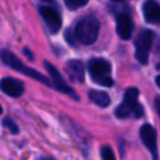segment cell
Wrapping results in <instances>:
<instances>
[{
    "label": "cell",
    "instance_id": "obj_14",
    "mask_svg": "<svg viewBox=\"0 0 160 160\" xmlns=\"http://www.w3.org/2000/svg\"><path fill=\"white\" fill-rule=\"evenodd\" d=\"M89 0H65V5L68 6V9L70 10H75L79 8H82L84 5L88 4Z\"/></svg>",
    "mask_w": 160,
    "mask_h": 160
},
{
    "label": "cell",
    "instance_id": "obj_19",
    "mask_svg": "<svg viewBox=\"0 0 160 160\" xmlns=\"http://www.w3.org/2000/svg\"><path fill=\"white\" fill-rule=\"evenodd\" d=\"M156 69H158V70H160V61L158 62V65H156Z\"/></svg>",
    "mask_w": 160,
    "mask_h": 160
},
{
    "label": "cell",
    "instance_id": "obj_5",
    "mask_svg": "<svg viewBox=\"0 0 160 160\" xmlns=\"http://www.w3.org/2000/svg\"><path fill=\"white\" fill-rule=\"evenodd\" d=\"M154 41V32L151 30H142L135 40V58L141 64H148L149 54Z\"/></svg>",
    "mask_w": 160,
    "mask_h": 160
},
{
    "label": "cell",
    "instance_id": "obj_2",
    "mask_svg": "<svg viewBox=\"0 0 160 160\" xmlns=\"http://www.w3.org/2000/svg\"><path fill=\"white\" fill-rule=\"evenodd\" d=\"M88 69L91 79L96 84L101 86H108V88L112 86L114 80L111 78V66L109 61L100 58L91 59L88 64Z\"/></svg>",
    "mask_w": 160,
    "mask_h": 160
},
{
    "label": "cell",
    "instance_id": "obj_7",
    "mask_svg": "<svg viewBox=\"0 0 160 160\" xmlns=\"http://www.w3.org/2000/svg\"><path fill=\"white\" fill-rule=\"evenodd\" d=\"M40 15H41L48 30L51 34L59 31V29L61 28V18L55 9H52L50 6H41L40 8Z\"/></svg>",
    "mask_w": 160,
    "mask_h": 160
},
{
    "label": "cell",
    "instance_id": "obj_16",
    "mask_svg": "<svg viewBox=\"0 0 160 160\" xmlns=\"http://www.w3.org/2000/svg\"><path fill=\"white\" fill-rule=\"evenodd\" d=\"M2 124H4V126H6L11 132H18V126L15 125V122H14L11 119L5 118V120L2 121Z\"/></svg>",
    "mask_w": 160,
    "mask_h": 160
},
{
    "label": "cell",
    "instance_id": "obj_10",
    "mask_svg": "<svg viewBox=\"0 0 160 160\" xmlns=\"http://www.w3.org/2000/svg\"><path fill=\"white\" fill-rule=\"evenodd\" d=\"M142 12L149 24L160 22V5L155 0H146L142 4Z\"/></svg>",
    "mask_w": 160,
    "mask_h": 160
},
{
    "label": "cell",
    "instance_id": "obj_21",
    "mask_svg": "<svg viewBox=\"0 0 160 160\" xmlns=\"http://www.w3.org/2000/svg\"><path fill=\"white\" fill-rule=\"evenodd\" d=\"M42 160H51V159H42Z\"/></svg>",
    "mask_w": 160,
    "mask_h": 160
},
{
    "label": "cell",
    "instance_id": "obj_18",
    "mask_svg": "<svg viewBox=\"0 0 160 160\" xmlns=\"http://www.w3.org/2000/svg\"><path fill=\"white\" fill-rule=\"evenodd\" d=\"M156 84H158V86L160 88V75H159V76L156 78Z\"/></svg>",
    "mask_w": 160,
    "mask_h": 160
},
{
    "label": "cell",
    "instance_id": "obj_1",
    "mask_svg": "<svg viewBox=\"0 0 160 160\" xmlns=\"http://www.w3.org/2000/svg\"><path fill=\"white\" fill-rule=\"evenodd\" d=\"M139 90L135 88H129L124 94L122 102L116 108L115 115L120 119L125 118H141L144 114V109L138 101Z\"/></svg>",
    "mask_w": 160,
    "mask_h": 160
},
{
    "label": "cell",
    "instance_id": "obj_3",
    "mask_svg": "<svg viewBox=\"0 0 160 160\" xmlns=\"http://www.w3.org/2000/svg\"><path fill=\"white\" fill-rule=\"evenodd\" d=\"M99 34V21L94 16H85L82 18L75 28V36L76 39L84 45H91L96 41Z\"/></svg>",
    "mask_w": 160,
    "mask_h": 160
},
{
    "label": "cell",
    "instance_id": "obj_15",
    "mask_svg": "<svg viewBox=\"0 0 160 160\" xmlns=\"http://www.w3.org/2000/svg\"><path fill=\"white\" fill-rule=\"evenodd\" d=\"M101 159L102 160H116L114 151L110 146H102L101 148Z\"/></svg>",
    "mask_w": 160,
    "mask_h": 160
},
{
    "label": "cell",
    "instance_id": "obj_12",
    "mask_svg": "<svg viewBox=\"0 0 160 160\" xmlns=\"http://www.w3.org/2000/svg\"><path fill=\"white\" fill-rule=\"evenodd\" d=\"M66 72L69 75V78L72 80V81H76V82H81L84 81V65L81 61L79 60H70L66 62Z\"/></svg>",
    "mask_w": 160,
    "mask_h": 160
},
{
    "label": "cell",
    "instance_id": "obj_17",
    "mask_svg": "<svg viewBox=\"0 0 160 160\" xmlns=\"http://www.w3.org/2000/svg\"><path fill=\"white\" fill-rule=\"evenodd\" d=\"M155 108H156L158 114L160 115V96H158V98H156V100H155Z\"/></svg>",
    "mask_w": 160,
    "mask_h": 160
},
{
    "label": "cell",
    "instance_id": "obj_23",
    "mask_svg": "<svg viewBox=\"0 0 160 160\" xmlns=\"http://www.w3.org/2000/svg\"><path fill=\"white\" fill-rule=\"evenodd\" d=\"M44 1H51V0H44Z\"/></svg>",
    "mask_w": 160,
    "mask_h": 160
},
{
    "label": "cell",
    "instance_id": "obj_6",
    "mask_svg": "<svg viewBox=\"0 0 160 160\" xmlns=\"http://www.w3.org/2000/svg\"><path fill=\"white\" fill-rule=\"evenodd\" d=\"M140 138H141L144 145L151 152L154 160H158V145H156L158 144V139H156L155 129L149 124L142 125L141 129H140Z\"/></svg>",
    "mask_w": 160,
    "mask_h": 160
},
{
    "label": "cell",
    "instance_id": "obj_20",
    "mask_svg": "<svg viewBox=\"0 0 160 160\" xmlns=\"http://www.w3.org/2000/svg\"><path fill=\"white\" fill-rule=\"evenodd\" d=\"M1 111H2V109H1V106H0V114H1Z\"/></svg>",
    "mask_w": 160,
    "mask_h": 160
},
{
    "label": "cell",
    "instance_id": "obj_11",
    "mask_svg": "<svg viewBox=\"0 0 160 160\" xmlns=\"http://www.w3.org/2000/svg\"><path fill=\"white\" fill-rule=\"evenodd\" d=\"M116 31L124 40L130 39L132 34V20L126 14H120L116 19Z\"/></svg>",
    "mask_w": 160,
    "mask_h": 160
},
{
    "label": "cell",
    "instance_id": "obj_22",
    "mask_svg": "<svg viewBox=\"0 0 160 160\" xmlns=\"http://www.w3.org/2000/svg\"><path fill=\"white\" fill-rule=\"evenodd\" d=\"M114 1H121V0H114Z\"/></svg>",
    "mask_w": 160,
    "mask_h": 160
},
{
    "label": "cell",
    "instance_id": "obj_13",
    "mask_svg": "<svg viewBox=\"0 0 160 160\" xmlns=\"http://www.w3.org/2000/svg\"><path fill=\"white\" fill-rule=\"evenodd\" d=\"M89 98L92 102H95L96 105L101 106V108H106L110 104V98L106 92L100 91V90H91L89 92Z\"/></svg>",
    "mask_w": 160,
    "mask_h": 160
},
{
    "label": "cell",
    "instance_id": "obj_9",
    "mask_svg": "<svg viewBox=\"0 0 160 160\" xmlns=\"http://www.w3.org/2000/svg\"><path fill=\"white\" fill-rule=\"evenodd\" d=\"M0 89L2 92L11 98H19L24 92L22 82L14 78H4L0 81Z\"/></svg>",
    "mask_w": 160,
    "mask_h": 160
},
{
    "label": "cell",
    "instance_id": "obj_8",
    "mask_svg": "<svg viewBox=\"0 0 160 160\" xmlns=\"http://www.w3.org/2000/svg\"><path fill=\"white\" fill-rule=\"evenodd\" d=\"M44 65H45V68H46L48 72H49V74L51 75V78H52L54 86H55L59 91H61V92H64V94H68L69 96H71V98H74V99H78V96H76L75 91H74L69 85H66L65 80L62 79V76L60 75V72L58 71V69H56L54 65H51L50 62H48V61H45V62H44Z\"/></svg>",
    "mask_w": 160,
    "mask_h": 160
},
{
    "label": "cell",
    "instance_id": "obj_4",
    "mask_svg": "<svg viewBox=\"0 0 160 160\" xmlns=\"http://www.w3.org/2000/svg\"><path fill=\"white\" fill-rule=\"evenodd\" d=\"M1 61H2L5 65H8L9 68H11V69H14V70H16V71H19V72H22V74H25V75H28V76H30V78H32V79H35V80L42 82V84H45V85H48V86L51 85V82H50L44 75H41V74L38 72L36 70H34V69H31V68L24 65V64H22L11 51H9V50H1Z\"/></svg>",
    "mask_w": 160,
    "mask_h": 160
}]
</instances>
